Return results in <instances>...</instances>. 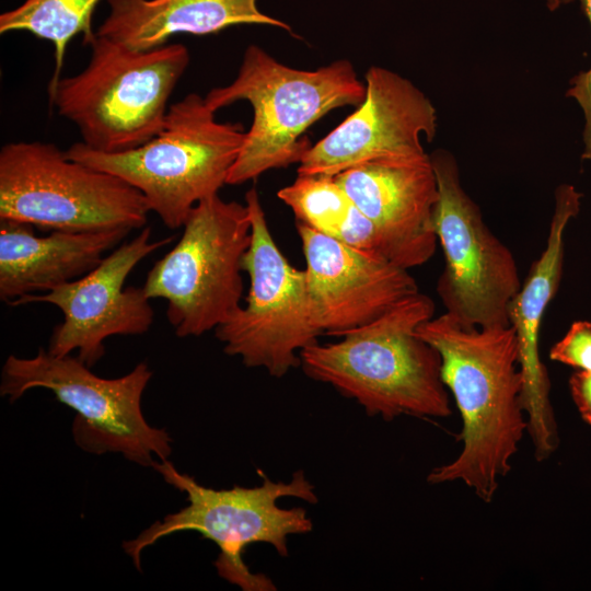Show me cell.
I'll return each instance as SVG.
<instances>
[{
  "mask_svg": "<svg viewBox=\"0 0 591 591\" xmlns=\"http://www.w3.org/2000/svg\"><path fill=\"white\" fill-rule=\"evenodd\" d=\"M416 334L439 352L442 381L462 419L461 452L427 480L463 482L490 502L528 431L517 334L511 325L465 327L447 312L421 323Z\"/></svg>",
  "mask_w": 591,
  "mask_h": 591,
  "instance_id": "6da1fadb",
  "label": "cell"
},
{
  "mask_svg": "<svg viewBox=\"0 0 591 591\" xmlns=\"http://www.w3.org/2000/svg\"><path fill=\"white\" fill-rule=\"evenodd\" d=\"M433 314L434 302L419 291L340 340L304 348L300 367L309 378L355 399L369 416L386 421L402 415L448 417L452 408L441 357L416 334Z\"/></svg>",
  "mask_w": 591,
  "mask_h": 591,
  "instance_id": "7a4b0ae2",
  "label": "cell"
},
{
  "mask_svg": "<svg viewBox=\"0 0 591 591\" xmlns=\"http://www.w3.org/2000/svg\"><path fill=\"white\" fill-rule=\"evenodd\" d=\"M364 96L366 84L347 59L300 70L250 45L233 81L205 96L215 112L237 101L253 107L252 125L227 184L240 185L269 170L300 163L312 146L303 137L308 128L335 108L359 106Z\"/></svg>",
  "mask_w": 591,
  "mask_h": 591,
  "instance_id": "3957f363",
  "label": "cell"
},
{
  "mask_svg": "<svg viewBox=\"0 0 591 591\" xmlns=\"http://www.w3.org/2000/svg\"><path fill=\"white\" fill-rule=\"evenodd\" d=\"M83 44L91 50L86 67L48 90L57 113L77 126L85 146L101 152L130 150L157 136L189 65L188 48L136 50L96 32Z\"/></svg>",
  "mask_w": 591,
  "mask_h": 591,
  "instance_id": "277c9868",
  "label": "cell"
},
{
  "mask_svg": "<svg viewBox=\"0 0 591 591\" xmlns=\"http://www.w3.org/2000/svg\"><path fill=\"white\" fill-rule=\"evenodd\" d=\"M152 467L167 484L187 495L188 505L123 543L125 553L138 570L146 548L177 532L196 531L219 547L215 566L221 578L244 591L276 589L266 576L248 569L243 554L251 544L266 543L287 557L288 537L312 531L313 523L305 509H285L277 505L283 497L299 498L308 503L318 501L314 486L303 471L293 473L289 482H274L260 472L264 480L259 486L213 489L178 472L167 460L157 461Z\"/></svg>",
  "mask_w": 591,
  "mask_h": 591,
  "instance_id": "5b68a950",
  "label": "cell"
},
{
  "mask_svg": "<svg viewBox=\"0 0 591 591\" xmlns=\"http://www.w3.org/2000/svg\"><path fill=\"white\" fill-rule=\"evenodd\" d=\"M245 134L239 123L218 121L205 97L189 93L170 105L162 130L137 148L107 153L81 141L65 153L120 177L143 195L165 227L178 229L200 200L227 184Z\"/></svg>",
  "mask_w": 591,
  "mask_h": 591,
  "instance_id": "8992f818",
  "label": "cell"
},
{
  "mask_svg": "<svg viewBox=\"0 0 591 591\" xmlns=\"http://www.w3.org/2000/svg\"><path fill=\"white\" fill-rule=\"evenodd\" d=\"M149 212L137 188L69 159L54 143L19 141L0 150V219L89 232L144 228Z\"/></svg>",
  "mask_w": 591,
  "mask_h": 591,
  "instance_id": "52a82bcc",
  "label": "cell"
},
{
  "mask_svg": "<svg viewBox=\"0 0 591 591\" xmlns=\"http://www.w3.org/2000/svg\"><path fill=\"white\" fill-rule=\"evenodd\" d=\"M152 376L146 362L129 373L104 379L78 357H58L39 348L32 358L11 355L1 372L0 394L10 402L35 387L47 389L74 413L72 434L86 452H116L141 466L167 460L172 439L165 429L150 426L141 397Z\"/></svg>",
  "mask_w": 591,
  "mask_h": 591,
  "instance_id": "ba28073f",
  "label": "cell"
},
{
  "mask_svg": "<svg viewBox=\"0 0 591 591\" xmlns=\"http://www.w3.org/2000/svg\"><path fill=\"white\" fill-rule=\"evenodd\" d=\"M179 241L149 270L147 297L164 299L176 336L216 329L241 304L242 259L251 243L246 205L219 194L200 200L183 225Z\"/></svg>",
  "mask_w": 591,
  "mask_h": 591,
  "instance_id": "9c48e42d",
  "label": "cell"
},
{
  "mask_svg": "<svg viewBox=\"0 0 591 591\" xmlns=\"http://www.w3.org/2000/svg\"><path fill=\"white\" fill-rule=\"evenodd\" d=\"M252 232L242 259L250 277L244 306L240 305L215 331L229 356L247 368L265 369L281 378L300 367V352L317 343L305 270L293 267L276 244L258 193L245 194Z\"/></svg>",
  "mask_w": 591,
  "mask_h": 591,
  "instance_id": "30bf717a",
  "label": "cell"
},
{
  "mask_svg": "<svg viewBox=\"0 0 591 591\" xmlns=\"http://www.w3.org/2000/svg\"><path fill=\"white\" fill-rule=\"evenodd\" d=\"M430 160L439 189L433 228L444 255L437 293L445 312L465 327L509 326L522 286L517 260L463 188L454 155L437 150Z\"/></svg>",
  "mask_w": 591,
  "mask_h": 591,
  "instance_id": "8fae6325",
  "label": "cell"
},
{
  "mask_svg": "<svg viewBox=\"0 0 591 591\" xmlns=\"http://www.w3.org/2000/svg\"><path fill=\"white\" fill-rule=\"evenodd\" d=\"M174 236L151 241L146 227L132 240L119 244L82 277L45 294H28L10 305L49 303L63 315L55 326L47 351L62 357L78 351L86 366L105 354L104 341L115 335H142L153 323L154 311L143 288H124L132 269L147 256L172 243Z\"/></svg>",
  "mask_w": 591,
  "mask_h": 591,
  "instance_id": "7c38bea8",
  "label": "cell"
},
{
  "mask_svg": "<svg viewBox=\"0 0 591 591\" xmlns=\"http://www.w3.org/2000/svg\"><path fill=\"white\" fill-rule=\"evenodd\" d=\"M366 96L356 111L305 152L299 175L337 174L375 161L414 160L427 153L421 143L437 132V111L408 79L372 66Z\"/></svg>",
  "mask_w": 591,
  "mask_h": 591,
  "instance_id": "4fadbf2b",
  "label": "cell"
},
{
  "mask_svg": "<svg viewBox=\"0 0 591 591\" xmlns=\"http://www.w3.org/2000/svg\"><path fill=\"white\" fill-rule=\"evenodd\" d=\"M296 225L312 314L322 334L339 337L419 292L408 269L356 251L304 223Z\"/></svg>",
  "mask_w": 591,
  "mask_h": 591,
  "instance_id": "5bb4252c",
  "label": "cell"
},
{
  "mask_svg": "<svg viewBox=\"0 0 591 591\" xmlns=\"http://www.w3.org/2000/svg\"><path fill=\"white\" fill-rule=\"evenodd\" d=\"M354 205L378 229L387 260L410 269L433 256V213L439 189L430 155L383 160L334 176Z\"/></svg>",
  "mask_w": 591,
  "mask_h": 591,
  "instance_id": "9a60e30c",
  "label": "cell"
},
{
  "mask_svg": "<svg viewBox=\"0 0 591 591\" xmlns=\"http://www.w3.org/2000/svg\"><path fill=\"white\" fill-rule=\"evenodd\" d=\"M580 202L581 194L572 185L561 184L556 188L546 246L532 264L509 311L510 325L517 334L523 378L522 404L537 461L549 457L559 444L549 397L551 381L540 358L538 339L546 309L561 280L565 231L569 221L578 215Z\"/></svg>",
  "mask_w": 591,
  "mask_h": 591,
  "instance_id": "2e32d148",
  "label": "cell"
},
{
  "mask_svg": "<svg viewBox=\"0 0 591 591\" xmlns=\"http://www.w3.org/2000/svg\"><path fill=\"white\" fill-rule=\"evenodd\" d=\"M34 228L0 219V299L8 304L82 277L131 231H51L37 236Z\"/></svg>",
  "mask_w": 591,
  "mask_h": 591,
  "instance_id": "e0dca14e",
  "label": "cell"
},
{
  "mask_svg": "<svg viewBox=\"0 0 591 591\" xmlns=\"http://www.w3.org/2000/svg\"><path fill=\"white\" fill-rule=\"evenodd\" d=\"M109 11L96 34L136 50L167 44L176 34L209 35L258 24L291 27L263 13L257 0H106Z\"/></svg>",
  "mask_w": 591,
  "mask_h": 591,
  "instance_id": "ac0fdd59",
  "label": "cell"
},
{
  "mask_svg": "<svg viewBox=\"0 0 591 591\" xmlns=\"http://www.w3.org/2000/svg\"><path fill=\"white\" fill-rule=\"evenodd\" d=\"M101 0H24L0 15V34L24 31L54 46L55 68L48 83L53 89L61 78L68 44L79 35L83 42L95 32L92 19Z\"/></svg>",
  "mask_w": 591,
  "mask_h": 591,
  "instance_id": "d6986e66",
  "label": "cell"
},
{
  "mask_svg": "<svg viewBox=\"0 0 591 591\" xmlns=\"http://www.w3.org/2000/svg\"><path fill=\"white\" fill-rule=\"evenodd\" d=\"M277 196L292 210L297 222L329 236H335L354 206L335 177L327 175L298 174Z\"/></svg>",
  "mask_w": 591,
  "mask_h": 591,
  "instance_id": "ffe728a7",
  "label": "cell"
},
{
  "mask_svg": "<svg viewBox=\"0 0 591 591\" xmlns=\"http://www.w3.org/2000/svg\"><path fill=\"white\" fill-rule=\"evenodd\" d=\"M332 237L356 251L389 262L385 246L378 229L355 205L335 236Z\"/></svg>",
  "mask_w": 591,
  "mask_h": 591,
  "instance_id": "44dd1931",
  "label": "cell"
},
{
  "mask_svg": "<svg viewBox=\"0 0 591 591\" xmlns=\"http://www.w3.org/2000/svg\"><path fill=\"white\" fill-rule=\"evenodd\" d=\"M553 361L579 371H591V323L576 321L549 350Z\"/></svg>",
  "mask_w": 591,
  "mask_h": 591,
  "instance_id": "7402d4cb",
  "label": "cell"
},
{
  "mask_svg": "<svg viewBox=\"0 0 591 591\" xmlns=\"http://www.w3.org/2000/svg\"><path fill=\"white\" fill-rule=\"evenodd\" d=\"M587 19L591 24V0H579ZM571 86L566 95L573 99L581 107L584 116L583 128V160H591V67L576 74L571 81Z\"/></svg>",
  "mask_w": 591,
  "mask_h": 591,
  "instance_id": "603a6c76",
  "label": "cell"
},
{
  "mask_svg": "<svg viewBox=\"0 0 591 591\" xmlns=\"http://www.w3.org/2000/svg\"><path fill=\"white\" fill-rule=\"evenodd\" d=\"M569 390L582 420L591 426V371L573 372Z\"/></svg>",
  "mask_w": 591,
  "mask_h": 591,
  "instance_id": "cb8c5ba5",
  "label": "cell"
},
{
  "mask_svg": "<svg viewBox=\"0 0 591 591\" xmlns=\"http://www.w3.org/2000/svg\"><path fill=\"white\" fill-rule=\"evenodd\" d=\"M573 0H546L547 7L551 11L558 9L563 4L570 3Z\"/></svg>",
  "mask_w": 591,
  "mask_h": 591,
  "instance_id": "d4e9b609",
  "label": "cell"
}]
</instances>
